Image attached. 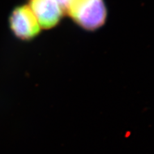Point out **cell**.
Returning a JSON list of instances; mask_svg holds the SVG:
<instances>
[{"mask_svg":"<svg viewBox=\"0 0 154 154\" xmlns=\"http://www.w3.org/2000/svg\"><path fill=\"white\" fill-rule=\"evenodd\" d=\"M55 1L59 5L63 12H67V9H68V7L72 0H55Z\"/></svg>","mask_w":154,"mask_h":154,"instance_id":"cell-4","label":"cell"},{"mask_svg":"<svg viewBox=\"0 0 154 154\" xmlns=\"http://www.w3.org/2000/svg\"><path fill=\"white\" fill-rule=\"evenodd\" d=\"M10 26L17 37L29 40L35 37L40 32V25L30 7H17L10 17Z\"/></svg>","mask_w":154,"mask_h":154,"instance_id":"cell-2","label":"cell"},{"mask_svg":"<svg viewBox=\"0 0 154 154\" xmlns=\"http://www.w3.org/2000/svg\"><path fill=\"white\" fill-rule=\"evenodd\" d=\"M29 7L43 28L57 25L64 12L55 0H31Z\"/></svg>","mask_w":154,"mask_h":154,"instance_id":"cell-3","label":"cell"},{"mask_svg":"<svg viewBox=\"0 0 154 154\" xmlns=\"http://www.w3.org/2000/svg\"><path fill=\"white\" fill-rule=\"evenodd\" d=\"M67 12L77 25L89 31L102 26L107 17L103 0H72Z\"/></svg>","mask_w":154,"mask_h":154,"instance_id":"cell-1","label":"cell"}]
</instances>
